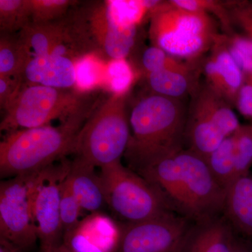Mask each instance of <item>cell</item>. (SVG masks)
Instances as JSON below:
<instances>
[{
  "instance_id": "obj_22",
  "label": "cell",
  "mask_w": 252,
  "mask_h": 252,
  "mask_svg": "<svg viewBox=\"0 0 252 252\" xmlns=\"http://www.w3.org/2000/svg\"><path fill=\"white\" fill-rule=\"evenodd\" d=\"M106 4L111 18L124 27L138 28L152 14V0H109Z\"/></svg>"
},
{
  "instance_id": "obj_9",
  "label": "cell",
  "mask_w": 252,
  "mask_h": 252,
  "mask_svg": "<svg viewBox=\"0 0 252 252\" xmlns=\"http://www.w3.org/2000/svg\"><path fill=\"white\" fill-rule=\"evenodd\" d=\"M191 228L189 220L172 212L121 228L116 252H181Z\"/></svg>"
},
{
  "instance_id": "obj_23",
  "label": "cell",
  "mask_w": 252,
  "mask_h": 252,
  "mask_svg": "<svg viewBox=\"0 0 252 252\" xmlns=\"http://www.w3.org/2000/svg\"><path fill=\"white\" fill-rule=\"evenodd\" d=\"M75 64V87L74 90L80 94L94 90L104 86L106 64L99 55H86L74 61Z\"/></svg>"
},
{
  "instance_id": "obj_35",
  "label": "cell",
  "mask_w": 252,
  "mask_h": 252,
  "mask_svg": "<svg viewBox=\"0 0 252 252\" xmlns=\"http://www.w3.org/2000/svg\"><path fill=\"white\" fill-rule=\"evenodd\" d=\"M232 252H252V243L249 239L235 238Z\"/></svg>"
},
{
  "instance_id": "obj_29",
  "label": "cell",
  "mask_w": 252,
  "mask_h": 252,
  "mask_svg": "<svg viewBox=\"0 0 252 252\" xmlns=\"http://www.w3.org/2000/svg\"><path fill=\"white\" fill-rule=\"evenodd\" d=\"M60 205L61 222L64 236L72 233L80 223L79 217L81 210H83L79 200L71 188L69 181L67 179V175L64 177L61 187Z\"/></svg>"
},
{
  "instance_id": "obj_2",
  "label": "cell",
  "mask_w": 252,
  "mask_h": 252,
  "mask_svg": "<svg viewBox=\"0 0 252 252\" xmlns=\"http://www.w3.org/2000/svg\"><path fill=\"white\" fill-rule=\"evenodd\" d=\"M91 114L71 118L61 125L21 129L9 132L0 143L1 176H26L74 154L79 131Z\"/></svg>"
},
{
  "instance_id": "obj_13",
  "label": "cell",
  "mask_w": 252,
  "mask_h": 252,
  "mask_svg": "<svg viewBox=\"0 0 252 252\" xmlns=\"http://www.w3.org/2000/svg\"><path fill=\"white\" fill-rule=\"evenodd\" d=\"M20 78L26 84L74 90L75 64L73 60L57 55L34 56L28 61Z\"/></svg>"
},
{
  "instance_id": "obj_11",
  "label": "cell",
  "mask_w": 252,
  "mask_h": 252,
  "mask_svg": "<svg viewBox=\"0 0 252 252\" xmlns=\"http://www.w3.org/2000/svg\"><path fill=\"white\" fill-rule=\"evenodd\" d=\"M210 51L203 64L206 86L228 104H235L245 77L227 49L223 34L217 36Z\"/></svg>"
},
{
  "instance_id": "obj_34",
  "label": "cell",
  "mask_w": 252,
  "mask_h": 252,
  "mask_svg": "<svg viewBox=\"0 0 252 252\" xmlns=\"http://www.w3.org/2000/svg\"><path fill=\"white\" fill-rule=\"evenodd\" d=\"M235 105L243 117L252 119V81L244 82Z\"/></svg>"
},
{
  "instance_id": "obj_15",
  "label": "cell",
  "mask_w": 252,
  "mask_h": 252,
  "mask_svg": "<svg viewBox=\"0 0 252 252\" xmlns=\"http://www.w3.org/2000/svg\"><path fill=\"white\" fill-rule=\"evenodd\" d=\"M95 167L75 158L70 162L67 179L83 210L97 213L107 203L105 190L100 174Z\"/></svg>"
},
{
  "instance_id": "obj_19",
  "label": "cell",
  "mask_w": 252,
  "mask_h": 252,
  "mask_svg": "<svg viewBox=\"0 0 252 252\" xmlns=\"http://www.w3.org/2000/svg\"><path fill=\"white\" fill-rule=\"evenodd\" d=\"M147 80L154 94L180 99L193 90V73H185L170 69H160L147 74Z\"/></svg>"
},
{
  "instance_id": "obj_28",
  "label": "cell",
  "mask_w": 252,
  "mask_h": 252,
  "mask_svg": "<svg viewBox=\"0 0 252 252\" xmlns=\"http://www.w3.org/2000/svg\"><path fill=\"white\" fill-rule=\"evenodd\" d=\"M233 137L237 179L250 173L252 167V124L240 125Z\"/></svg>"
},
{
  "instance_id": "obj_5",
  "label": "cell",
  "mask_w": 252,
  "mask_h": 252,
  "mask_svg": "<svg viewBox=\"0 0 252 252\" xmlns=\"http://www.w3.org/2000/svg\"><path fill=\"white\" fill-rule=\"evenodd\" d=\"M4 112L1 130L9 132L47 126L56 119L63 123L91 113L85 95L77 91L26 84Z\"/></svg>"
},
{
  "instance_id": "obj_20",
  "label": "cell",
  "mask_w": 252,
  "mask_h": 252,
  "mask_svg": "<svg viewBox=\"0 0 252 252\" xmlns=\"http://www.w3.org/2000/svg\"><path fill=\"white\" fill-rule=\"evenodd\" d=\"M31 58L18 36L1 32L0 77H21Z\"/></svg>"
},
{
  "instance_id": "obj_14",
  "label": "cell",
  "mask_w": 252,
  "mask_h": 252,
  "mask_svg": "<svg viewBox=\"0 0 252 252\" xmlns=\"http://www.w3.org/2000/svg\"><path fill=\"white\" fill-rule=\"evenodd\" d=\"M236 233L225 216L195 223L181 252H232Z\"/></svg>"
},
{
  "instance_id": "obj_7",
  "label": "cell",
  "mask_w": 252,
  "mask_h": 252,
  "mask_svg": "<svg viewBox=\"0 0 252 252\" xmlns=\"http://www.w3.org/2000/svg\"><path fill=\"white\" fill-rule=\"evenodd\" d=\"M175 157L182 175L185 217L200 223L220 216L226 190L212 175L205 159L189 149L176 152Z\"/></svg>"
},
{
  "instance_id": "obj_8",
  "label": "cell",
  "mask_w": 252,
  "mask_h": 252,
  "mask_svg": "<svg viewBox=\"0 0 252 252\" xmlns=\"http://www.w3.org/2000/svg\"><path fill=\"white\" fill-rule=\"evenodd\" d=\"M70 163L47 168L33 175L31 187L32 217L43 252L59 246L63 233L61 217V187Z\"/></svg>"
},
{
  "instance_id": "obj_32",
  "label": "cell",
  "mask_w": 252,
  "mask_h": 252,
  "mask_svg": "<svg viewBox=\"0 0 252 252\" xmlns=\"http://www.w3.org/2000/svg\"><path fill=\"white\" fill-rule=\"evenodd\" d=\"M225 4L232 26H238L244 35L252 40V1H232Z\"/></svg>"
},
{
  "instance_id": "obj_10",
  "label": "cell",
  "mask_w": 252,
  "mask_h": 252,
  "mask_svg": "<svg viewBox=\"0 0 252 252\" xmlns=\"http://www.w3.org/2000/svg\"><path fill=\"white\" fill-rule=\"evenodd\" d=\"M33 175L17 176L0 186V238L23 251L34 246L39 239L31 213Z\"/></svg>"
},
{
  "instance_id": "obj_26",
  "label": "cell",
  "mask_w": 252,
  "mask_h": 252,
  "mask_svg": "<svg viewBox=\"0 0 252 252\" xmlns=\"http://www.w3.org/2000/svg\"><path fill=\"white\" fill-rule=\"evenodd\" d=\"M142 64L147 74L160 69H170L185 73H193L195 70L190 63L176 59L163 50L153 45L144 51Z\"/></svg>"
},
{
  "instance_id": "obj_1",
  "label": "cell",
  "mask_w": 252,
  "mask_h": 252,
  "mask_svg": "<svg viewBox=\"0 0 252 252\" xmlns=\"http://www.w3.org/2000/svg\"><path fill=\"white\" fill-rule=\"evenodd\" d=\"M129 122L132 135L124 157L130 170L183 149L187 119L180 99L146 96L134 106Z\"/></svg>"
},
{
  "instance_id": "obj_36",
  "label": "cell",
  "mask_w": 252,
  "mask_h": 252,
  "mask_svg": "<svg viewBox=\"0 0 252 252\" xmlns=\"http://www.w3.org/2000/svg\"><path fill=\"white\" fill-rule=\"evenodd\" d=\"M0 252H24V251L7 240L0 238Z\"/></svg>"
},
{
  "instance_id": "obj_33",
  "label": "cell",
  "mask_w": 252,
  "mask_h": 252,
  "mask_svg": "<svg viewBox=\"0 0 252 252\" xmlns=\"http://www.w3.org/2000/svg\"><path fill=\"white\" fill-rule=\"evenodd\" d=\"M24 83L20 77H0V106L4 111L16 99Z\"/></svg>"
},
{
  "instance_id": "obj_37",
  "label": "cell",
  "mask_w": 252,
  "mask_h": 252,
  "mask_svg": "<svg viewBox=\"0 0 252 252\" xmlns=\"http://www.w3.org/2000/svg\"><path fill=\"white\" fill-rule=\"evenodd\" d=\"M54 252H74L72 251V250H69V248H67L65 245H61L60 246L58 247L56 250H54Z\"/></svg>"
},
{
  "instance_id": "obj_12",
  "label": "cell",
  "mask_w": 252,
  "mask_h": 252,
  "mask_svg": "<svg viewBox=\"0 0 252 252\" xmlns=\"http://www.w3.org/2000/svg\"><path fill=\"white\" fill-rule=\"evenodd\" d=\"M120 237L121 228L114 220L97 212L64 235L63 244L74 252H116Z\"/></svg>"
},
{
  "instance_id": "obj_27",
  "label": "cell",
  "mask_w": 252,
  "mask_h": 252,
  "mask_svg": "<svg viewBox=\"0 0 252 252\" xmlns=\"http://www.w3.org/2000/svg\"><path fill=\"white\" fill-rule=\"evenodd\" d=\"M227 49L241 69L245 81H252V40L242 34H224Z\"/></svg>"
},
{
  "instance_id": "obj_38",
  "label": "cell",
  "mask_w": 252,
  "mask_h": 252,
  "mask_svg": "<svg viewBox=\"0 0 252 252\" xmlns=\"http://www.w3.org/2000/svg\"><path fill=\"white\" fill-rule=\"evenodd\" d=\"M51 252V251H49V252Z\"/></svg>"
},
{
  "instance_id": "obj_21",
  "label": "cell",
  "mask_w": 252,
  "mask_h": 252,
  "mask_svg": "<svg viewBox=\"0 0 252 252\" xmlns=\"http://www.w3.org/2000/svg\"><path fill=\"white\" fill-rule=\"evenodd\" d=\"M205 160L212 175L226 190L228 186L236 179L233 135L225 138Z\"/></svg>"
},
{
  "instance_id": "obj_25",
  "label": "cell",
  "mask_w": 252,
  "mask_h": 252,
  "mask_svg": "<svg viewBox=\"0 0 252 252\" xmlns=\"http://www.w3.org/2000/svg\"><path fill=\"white\" fill-rule=\"evenodd\" d=\"M31 23L30 0H0V31L14 34Z\"/></svg>"
},
{
  "instance_id": "obj_18",
  "label": "cell",
  "mask_w": 252,
  "mask_h": 252,
  "mask_svg": "<svg viewBox=\"0 0 252 252\" xmlns=\"http://www.w3.org/2000/svg\"><path fill=\"white\" fill-rule=\"evenodd\" d=\"M64 32L63 21L31 23L19 32L18 37L31 57L47 56L51 49L62 40Z\"/></svg>"
},
{
  "instance_id": "obj_4",
  "label": "cell",
  "mask_w": 252,
  "mask_h": 252,
  "mask_svg": "<svg viewBox=\"0 0 252 252\" xmlns=\"http://www.w3.org/2000/svg\"><path fill=\"white\" fill-rule=\"evenodd\" d=\"M126 97L112 94L91 113L76 140V158L99 168L121 161L131 136Z\"/></svg>"
},
{
  "instance_id": "obj_30",
  "label": "cell",
  "mask_w": 252,
  "mask_h": 252,
  "mask_svg": "<svg viewBox=\"0 0 252 252\" xmlns=\"http://www.w3.org/2000/svg\"><path fill=\"white\" fill-rule=\"evenodd\" d=\"M74 3L69 0H30L31 23L54 22L67 14Z\"/></svg>"
},
{
  "instance_id": "obj_3",
  "label": "cell",
  "mask_w": 252,
  "mask_h": 252,
  "mask_svg": "<svg viewBox=\"0 0 252 252\" xmlns=\"http://www.w3.org/2000/svg\"><path fill=\"white\" fill-rule=\"evenodd\" d=\"M150 17L152 45L189 63L211 50L220 34L210 14L181 9L170 1H162Z\"/></svg>"
},
{
  "instance_id": "obj_17",
  "label": "cell",
  "mask_w": 252,
  "mask_h": 252,
  "mask_svg": "<svg viewBox=\"0 0 252 252\" xmlns=\"http://www.w3.org/2000/svg\"><path fill=\"white\" fill-rule=\"evenodd\" d=\"M190 116L210 123L225 137L233 135L240 126L230 104L207 86L195 96Z\"/></svg>"
},
{
  "instance_id": "obj_6",
  "label": "cell",
  "mask_w": 252,
  "mask_h": 252,
  "mask_svg": "<svg viewBox=\"0 0 252 252\" xmlns=\"http://www.w3.org/2000/svg\"><path fill=\"white\" fill-rule=\"evenodd\" d=\"M107 203L127 223H135L174 212L158 187L123 165L114 162L100 168Z\"/></svg>"
},
{
  "instance_id": "obj_31",
  "label": "cell",
  "mask_w": 252,
  "mask_h": 252,
  "mask_svg": "<svg viewBox=\"0 0 252 252\" xmlns=\"http://www.w3.org/2000/svg\"><path fill=\"white\" fill-rule=\"evenodd\" d=\"M170 1L181 9L215 14L220 20L225 34L233 32L231 21L225 3L213 0H172Z\"/></svg>"
},
{
  "instance_id": "obj_16",
  "label": "cell",
  "mask_w": 252,
  "mask_h": 252,
  "mask_svg": "<svg viewBox=\"0 0 252 252\" xmlns=\"http://www.w3.org/2000/svg\"><path fill=\"white\" fill-rule=\"evenodd\" d=\"M224 216L235 233L252 238V175L235 179L226 189Z\"/></svg>"
},
{
  "instance_id": "obj_24",
  "label": "cell",
  "mask_w": 252,
  "mask_h": 252,
  "mask_svg": "<svg viewBox=\"0 0 252 252\" xmlns=\"http://www.w3.org/2000/svg\"><path fill=\"white\" fill-rule=\"evenodd\" d=\"M135 78V70L126 59L109 60L106 64L104 86L112 94L127 95Z\"/></svg>"
}]
</instances>
